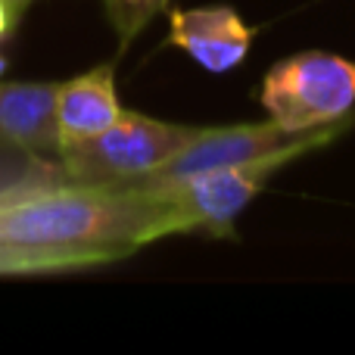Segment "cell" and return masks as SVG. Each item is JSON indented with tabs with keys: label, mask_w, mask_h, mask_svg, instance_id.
Masks as SVG:
<instances>
[{
	"label": "cell",
	"mask_w": 355,
	"mask_h": 355,
	"mask_svg": "<svg viewBox=\"0 0 355 355\" xmlns=\"http://www.w3.org/2000/svg\"><path fill=\"white\" fill-rule=\"evenodd\" d=\"M172 234H190V221L153 187L81 184L62 172L0 187V277L112 265Z\"/></svg>",
	"instance_id": "6da1fadb"
},
{
	"label": "cell",
	"mask_w": 355,
	"mask_h": 355,
	"mask_svg": "<svg viewBox=\"0 0 355 355\" xmlns=\"http://www.w3.org/2000/svg\"><path fill=\"white\" fill-rule=\"evenodd\" d=\"M168 44L190 56L206 72H231L246 60L252 28L227 3L168 10Z\"/></svg>",
	"instance_id": "8992f818"
},
{
	"label": "cell",
	"mask_w": 355,
	"mask_h": 355,
	"mask_svg": "<svg viewBox=\"0 0 355 355\" xmlns=\"http://www.w3.org/2000/svg\"><path fill=\"white\" fill-rule=\"evenodd\" d=\"M56 81H0V147L41 159L60 153Z\"/></svg>",
	"instance_id": "52a82bcc"
},
{
	"label": "cell",
	"mask_w": 355,
	"mask_h": 355,
	"mask_svg": "<svg viewBox=\"0 0 355 355\" xmlns=\"http://www.w3.org/2000/svg\"><path fill=\"white\" fill-rule=\"evenodd\" d=\"M200 128L125 112L106 131L60 147V172L81 184H137L175 159Z\"/></svg>",
	"instance_id": "3957f363"
},
{
	"label": "cell",
	"mask_w": 355,
	"mask_h": 355,
	"mask_svg": "<svg viewBox=\"0 0 355 355\" xmlns=\"http://www.w3.org/2000/svg\"><path fill=\"white\" fill-rule=\"evenodd\" d=\"M352 128H355V110L346 119H340V122L312 128L306 137H300V141L287 144L281 150H271V153L246 159L231 168H218V172L190 178V181L175 184V187H153V190L168 193L181 206V212L190 221V234L202 231V234H212V237H225V234L234 231L243 209L262 193L265 184L284 166H290L293 159L312 153V150L327 147L331 141H337L340 135H346Z\"/></svg>",
	"instance_id": "7a4b0ae2"
},
{
	"label": "cell",
	"mask_w": 355,
	"mask_h": 355,
	"mask_svg": "<svg viewBox=\"0 0 355 355\" xmlns=\"http://www.w3.org/2000/svg\"><path fill=\"white\" fill-rule=\"evenodd\" d=\"M10 3L16 6L19 12H25V10H28V6H31V3H35V0H10Z\"/></svg>",
	"instance_id": "8fae6325"
},
{
	"label": "cell",
	"mask_w": 355,
	"mask_h": 355,
	"mask_svg": "<svg viewBox=\"0 0 355 355\" xmlns=\"http://www.w3.org/2000/svg\"><path fill=\"white\" fill-rule=\"evenodd\" d=\"M172 0H103L106 19L119 37V50H125Z\"/></svg>",
	"instance_id": "9c48e42d"
},
{
	"label": "cell",
	"mask_w": 355,
	"mask_h": 355,
	"mask_svg": "<svg viewBox=\"0 0 355 355\" xmlns=\"http://www.w3.org/2000/svg\"><path fill=\"white\" fill-rule=\"evenodd\" d=\"M259 100L284 131L340 122L355 110V62L327 50L293 53L265 72Z\"/></svg>",
	"instance_id": "277c9868"
},
{
	"label": "cell",
	"mask_w": 355,
	"mask_h": 355,
	"mask_svg": "<svg viewBox=\"0 0 355 355\" xmlns=\"http://www.w3.org/2000/svg\"><path fill=\"white\" fill-rule=\"evenodd\" d=\"M122 116V103L116 94V66H103L81 72L56 87V125L60 147L78 144L106 131Z\"/></svg>",
	"instance_id": "ba28073f"
},
{
	"label": "cell",
	"mask_w": 355,
	"mask_h": 355,
	"mask_svg": "<svg viewBox=\"0 0 355 355\" xmlns=\"http://www.w3.org/2000/svg\"><path fill=\"white\" fill-rule=\"evenodd\" d=\"M309 131H284L271 119H265V122L221 125V128H200V135L175 159H168L153 175L137 181V187H175V184H184L190 178L218 172V168H231L246 159L271 153V150H281L287 144L306 137Z\"/></svg>",
	"instance_id": "5b68a950"
},
{
	"label": "cell",
	"mask_w": 355,
	"mask_h": 355,
	"mask_svg": "<svg viewBox=\"0 0 355 355\" xmlns=\"http://www.w3.org/2000/svg\"><path fill=\"white\" fill-rule=\"evenodd\" d=\"M3 72H6V60H3V53H0V78H3Z\"/></svg>",
	"instance_id": "7c38bea8"
},
{
	"label": "cell",
	"mask_w": 355,
	"mask_h": 355,
	"mask_svg": "<svg viewBox=\"0 0 355 355\" xmlns=\"http://www.w3.org/2000/svg\"><path fill=\"white\" fill-rule=\"evenodd\" d=\"M19 16H22V12H19L16 6L10 3V0H0V41H6V37L12 35V28H16Z\"/></svg>",
	"instance_id": "30bf717a"
}]
</instances>
